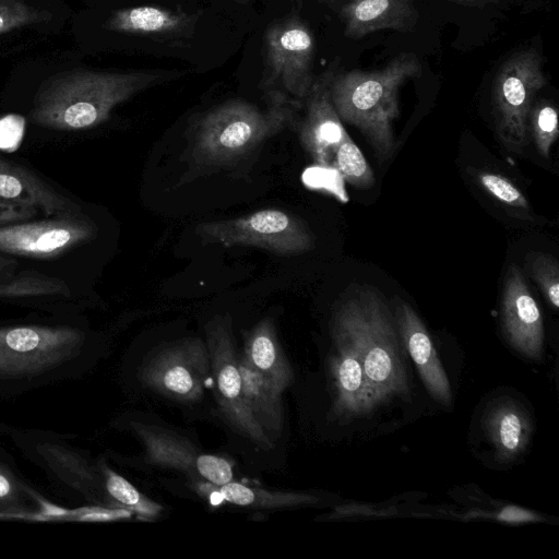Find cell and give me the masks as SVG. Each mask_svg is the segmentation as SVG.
Masks as SVG:
<instances>
[{"mask_svg":"<svg viewBox=\"0 0 559 559\" xmlns=\"http://www.w3.org/2000/svg\"><path fill=\"white\" fill-rule=\"evenodd\" d=\"M181 71L97 72L73 70L53 75L38 88L31 121L37 126L75 131L108 120L115 107L142 91L182 76Z\"/></svg>","mask_w":559,"mask_h":559,"instance_id":"6da1fadb","label":"cell"},{"mask_svg":"<svg viewBox=\"0 0 559 559\" xmlns=\"http://www.w3.org/2000/svg\"><path fill=\"white\" fill-rule=\"evenodd\" d=\"M420 73L416 56L401 53L380 70H353L332 79L331 98L338 117L361 131L380 162L395 150L399 88Z\"/></svg>","mask_w":559,"mask_h":559,"instance_id":"7a4b0ae2","label":"cell"},{"mask_svg":"<svg viewBox=\"0 0 559 559\" xmlns=\"http://www.w3.org/2000/svg\"><path fill=\"white\" fill-rule=\"evenodd\" d=\"M259 107L243 99L227 100L205 112L194 127L191 156L205 167L235 164L296 121L300 103L266 96Z\"/></svg>","mask_w":559,"mask_h":559,"instance_id":"3957f363","label":"cell"},{"mask_svg":"<svg viewBox=\"0 0 559 559\" xmlns=\"http://www.w3.org/2000/svg\"><path fill=\"white\" fill-rule=\"evenodd\" d=\"M356 345L376 406L408 395L409 386L391 312L373 290L364 289L347 299L334 320Z\"/></svg>","mask_w":559,"mask_h":559,"instance_id":"277c9868","label":"cell"},{"mask_svg":"<svg viewBox=\"0 0 559 559\" xmlns=\"http://www.w3.org/2000/svg\"><path fill=\"white\" fill-rule=\"evenodd\" d=\"M85 333L70 325L19 324L0 326V379H31L76 358Z\"/></svg>","mask_w":559,"mask_h":559,"instance_id":"5b68a950","label":"cell"},{"mask_svg":"<svg viewBox=\"0 0 559 559\" xmlns=\"http://www.w3.org/2000/svg\"><path fill=\"white\" fill-rule=\"evenodd\" d=\"M195 234L205 243L226 248L257 247L282 255L307 252L314 243L310 229L300 218L277 209L202 223L195 228Z\"/></svg>","mask_w":559,"mask_h":559,"instance_id":"8992f818","label":"cell"},{"mask_svg":"<svg viewBox=\"0 0 559 559\" xmlns=\"http://www.w3.org/2000/svg\"><path fill=\"white\" fill-rule=\"evenodd\" d=\"M264 56L266 96L302 102L314 80V39L309 27L297 17L274 23L264 35Z\"/></svg>","mask_w":559,"mask_h":559,"instance_id":"52a82bcc","label":"cell"},{"mask_svg":"<svg viewBox=\"0 0 559 559\" xmlns=\"http://www.w3.org/2000/svg\"><path fill=\"white\" fill-rule=\"evenodd\" d=\"M546 82L543 60L533 49L512 55L500 67L492 98L498 135L508 147L520 151L525 145L528 115Z\"/></svg>","mask_w":559,"mask_h":559,"instance_id":"ba28073f","label":"cell"},{"mask_svg":"<svg viewBox=\"0 0 559 559\" xmlns=\"http://www.w3.org/2000/svg\"><path fill=\"white\" fill-rule=\"evenodd\" d=\"M205 343L210 354L215 397L226 421L263 450L274 445L257 423L242 395V382L228 316H218L205 325Z\"/></svg>","mask_w":559,"mask_h":559,"instance_id":"9c48e42d","label":"cell"},{"mask_svg":"<svg viewBox=\"0 0 559 559\" xmlns=\"http://www.w3.org/2000/svg\"><path fill=\"white\" fill-rule=\"evenodd\" d=\"M211 372L206 343L189 337L156 352L140 369L142 383L175 401H199Z\"/></svg>","mask_w":559,"mask_h":559,"instance_id":"30bf717a","label":"cell"},{"mask_svg":"<svg viewBox=\"0 0 559 559\" xmlns=\"http://www.w3.org/2000/svg\"><path fill=\"white\" fill-rule=\"evenodd\" d=\"M96 226L82 213L49 216L0 226V252L36 260H49L85 243Z\"/></svg>","mask_w":559,"mask_h":559,"instance_id":"8fae6325","label":"cell"},{"mask_svg":"<svg viewBox=\"0 0 559 559\" xmlns=\"http://www.w3.org/2000/svg\"><path fill=\"white\" fill-rule=\"evenodd\" d=\"M131 429L142 441L148 463L185 473L192 481L221 486L234 480L230 461L198 450L183 437L155 425L131 421Z\"/></svg>","mask_w":559,"mask_h":559,"instance_id":"7c38bea8","label":"cell"},{"mask_svg":"<svg viewBox=\"0 0 559 559\" xmlns=\"http://www.w3.org/2000/svg\"><path fill=\"white\" fill-rule=\"evenodd\" d=\"M21 439L25 453L63 489L78 492L97 506L111 507L97 465H92L79 450L46 432L24 435Z\"/></svg>","mask_w":559,"mask_h":559,"instance_id":"4fadbf2b","label":"cell"},{"mask_svg":"<svg viewBox=\"0 0 559 559\" xmlns=\"http://www.w3.org/2000/svg\"><path fill=\"white\" fill-rule=\"evenodd\" d=\"M334 76L328 70L314 78L306 98V110L298 124V135L305 151L316 164L331 167L334 153L347 134L331 98Z\"/></svg>","mask_w":559,"mask_h":559,"instance_id":"5bb4252c","label":"cell"},{"mask_svg":"<svg viewBox=\"0 0 559 559\" xmlns=\"http://www.w3.org/2000/svg\"><path fill=\"white\" fill-rule=\"evenodd\" d=\"M501 314L503 332L511 346L531 359H539L544 343L543 316L516 265L509 269L504 278Z\"/></svg>","mask_w":559,"mask_h":559,"instance_id":"9a60e30c","label":"cell"},{"mask_svg":"<svg viewBox=\"0 0 559 559\" xmlns=\"http://www.w3.org/2000/svg\"><path fill=\"white\" fill-rule=\"evenodd\" d=\"M334 353L330 358L334 403L333 412L353 418L372 412L377 406L370 394L360 354L347 332L333 322Z\"/></svg>","mask_w":559,"mask_h":559,"instance_id":"2e32d148","label":"cell"},{"mask_svg":"<svg viewBox=\"0 0 559 559\" xmlns=\"http://www.w3.org/2000/svg\"><path fill=\"white\" fill-rule=\"evenodd\" d=\"M394 317L403 344L415 362L428 393L437 402L450 405V382L421 319L404 301L396 305Z\"/></svg>","mask_w":559,"mask_h":559,"instance_id":"e0dca14e","label":"cell"},{"mask_svg":"<svg viewBox=\"0 0 559 559\" xmlns=\"http://www.w3.org/2000/svg\"><path fill=\"white\" fill-rule=\"evenodd\" d=\"M0 201L35 207L46 216L81 213L79 204L33 171L1 156Z\"/></svg>","mask_w":559,"mask_h":559,"instance_id":"ac0fdd59","label":"cell"},{"mask_svg":"<svg viewBox=\"0 0 559 559\" xmlns=\"http://www.w3.org/2000/svg\"><path fill=\"white\" fill-rule=\"evenodd\" d=\"M342 17L345 35L360 38L385 28L409 31L417 14L412 0H354L343 7Z\"/></svg>","mask_w":559,"mask_h":559,"instance_id":"d6986e66","label":"cell"},{"mask_svg":"<svg viewBox=\"0 0 559 559\" xmlns=\"http://www.w3.org/2000/svg\"><path fill=\"white\" fill-rule=\"evenodd\" d=\"M485 429L502 462L521 455L531 439L533 426L527 412L510 399L495 402L485 414Z\"/></svg>","mask_w":559,"mask_h":559,"instance_id":"ffe728a7","label":"cell"},{"mask_svg":"<svg viewBox=\"0 0 559 559\" xmlns=\"http://www.w3.org/2000/svg\"><path fill=\"white\" fill-rule=\"evenodd\" d=\"M242 355L282 393L293 384L294 370L280 344L271 318H264L247 333Z\"/></svg>","mask_w":559,"mask_h":559,"instance_id":"44dd1931","label":"cell"},{"mask_svg":"<svg viewBox=\"0 0 559 559\" xmlns=\"http://www.w3.org/2000/svg\"><path fill=\"white\" fill-rule=\"evenodd\" d=\"M190 17L166 8L139 5L114 12L103 27L141 36L178 35L188 29Z\"/></svg>","mask_w":559,"mask_h":559,"instance_id":"7402d4cb","label":"cell"},{"mask_svg":"<svg viewBox=\"0 0 559 559\" xmlns=\"http://www.w3.org/2000/svg\"><path fill=\"white\" fill-rule=\"evenodd\" d=\"M238 365L243 400L251 415L267 435L280 433L283 429L282 392L257 371L243 355L238 359Z\"/></svg>","mask_w":559,"mask_h":559,"instance_id":"603a6c76","label":"cell"},{"mask_svg":"<svg viewBox=\"0 0 559 559\" xmlns=\"http://www.w3.org/2000/svg\"><path fill=\"white\" fill-rule=\"evenodd\" d=\"M209 485L222 501L243 508L282 509L311 504L318 501L316 497L308 493L254 488L235 480L221 486L210 483Z\"/></svg>","mask_w":559,"mask_h":559,"instance_id":"cb8c5ba5","label":"cell"},{"mask_svg":"<svg viewBox=\"0 0 559 559\" xmlns=\"http://www.w3.org/2000/svg\"><path fill=\"white\" fill-rule=\"evenodd\" d=\"M97 468L103 478V486L109 503L114 508H123L144 520L156 519L163 508L140 492L121 475L114 472L104 461L98 462Z\"/></svg>","mask_w":559,"mask_h":559,"instance_id":"d4e9b609","label":"cell"},{"mask_svg":"<svg viewBox=\"0 0 559 559\" xmlns=\"http://www.w3.org/2000/svg\"><path fill=\"white\" fill-rule=\"evenodd\" d=\"M70 295L71 290L63 280L35 271H23L0 280V298Z\"/></svg>","mask_w":559,"mask_h":559,"instance_id":"484cf974","label":"cell"},{"mask_svg":"<svg viewBox=\"0 0 559 559\" xmlns=\"http://www.w3.org/2000/svg\"><path fill=\"white\" fill-rule=\"evenodd\" d=\"M332 166L345 181L357 189H368L374 183L370 165L348 134L338 144L333 156Z\"/></svg>","mask_w":559,"mask_h":559,"instance_id":"4316f807","label":"cell"},{"mask_svg":"<svg viewBox=\"0 0 559 559\" xmlns=\"http://www.w3.org/2000/svg\"><path fill=\"white\" fill-rule=\"evenodd\" d=\"M527 129L531 130L538 153L547 158L559 135V121L557 108L548 103L540 102L532 107Z\"/></svg>","mask_w":559,"mask_h":559,"instance_id":"83f0119b","label":"cell"},{"mask_svg":"<svg viewBox=\"0 0 559 559\" xmlns=\"http://www.w3.org/2000/svg\"><path fill=\"white\" fill-rule=\"evenodd\" d=\"M31 498L28 487L12 468L0 461V514L28 515L26 500Z\"/></svg>","mask_w":559,"mask_h":559,"instance_id":"f1b7e54d","label":"cell"},{"mask_svg":"<svg viewBox=\"0 0 559 559\" xmlns=\"http://www.w3.org/2000/svg\"><path fill=\"white\" fill-rule=\"evenodd\" d=\"M50 19L48 11L33 7L24 0H0V35Z\"/></svg>","mask_w":559,"mask_h":559,"instance_id":"f546056e","label":"cell"},{"mask_svg":"<svg viewBox=\"0 0 559 559\" xmlns=\"http://www.w3.org/2000/svg\"><path fill=\"white\" fill-rule=\"evenodd\" d=\"M532 276L546 300L555 310L559 308V264L555 257L547 253H534L528 258Z\"/></svg>","mask_w":559,"mask_h":559,"instance_id":"4dcf8cb0","label":"cell"},{"mask_svg":"<svg viewBox=\"0 0 559 559\" xmlns=\"http://www.w3.org/2000/svg\"><path fill=\"white\" fill-rule=\"evenodd\" d=\"M477 179L481 187L500 203L527 210L528 202L521 190L507 177L490 171L479 173Z\"/></svg>","mask_w":559,"mask_h":559,"instance_id":"1f68e13d","label":"cell"},{"mask_svg":"<svg viewBox=\"0 0 559 559\" xmlns=\"http://www.w3.org/2000/svg\"><path fill=\"white\" fill-rule=\"evenodd\" d=\"M38 212L35 207L0 201V226L28 221Z\"/></svg>","mask_w":559,"mask_h":559,"instance_id":"d6a6232c","label":"cell"},{"mask_svg":"<svg viewBox=\"0 0 559 559\" xmlns=\"http://www.w3.org/2000/svg\"><path fill=\"white\" fill-rule=\"evenodd\" d=\"M497 519L507 523H527L542 520L537 514L514 506L504 507L497 514Z\"/></svg>","mask_w":559,"mask_h":559,"instance_id":"836d02e7","label":"cell"},{"mask_svg":"<svg viewBox=\"0 0 559 559\" xmlns=\"http://www.w3.org/2000/svg\"><path fill=\"white\" fill-rule=\"evenodd\" d=\"M17 265V262L13 258H9L0 252V280L10 276Z\"/></svg>","mask_w":559,"mask_h":559,"instance_id":"e575fe53","label":"cell"},{"mask_svg":"<svg viewBox=\"0 0 559 559\" xmlns=\"http://www.w3.org/2000/svg\"><path fill=\"white\" fill-rule=\"evenodd\" d=\"M238 1H245V0H238Z\"/></svg>","mask_w":559,"mask_h":559,"instance_id":"d590c367","label":"cell"}]
</instances>
